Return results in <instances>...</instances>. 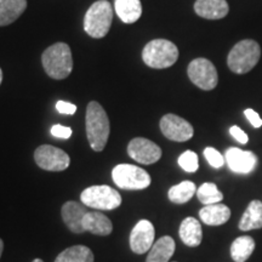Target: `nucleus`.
<instances>
[{
    "mask_svg": "<svg viewBox=\"0 0 262 262\" xmlns=\"http://www.w3.org/2000/svg\"><path fill=\"white\" fill-rule=\"evenodd\" d=\"M204 157L208 160V163L215 169H220L225 163L224 156L217 149L212 148V147H206L204 149Z\"/></svg>",
    "mask_w": 262,
    "mask_h": 262,
    "instance_id": "28",
    "label": "nucleus"
},
{
    "mask_svg": "<svg viewBox=\"0 0 262 262\" xmlns=\"http://www.w3.org/2000/svg\"><path fill=\"white\" fill-rule=\"evenodd\" d=\"M95 256L90 248L85 245H74L58 254L55 262H94Z\"/></svg>",
    "mask_w": 262,
    "mask_h": 262,
    "instance_id": "23",
    "label": "nucleus"
},
{
    "mask_svg": "<svg viewBox=\"0 0 262 262\" xmlns=\"http://www.w3.org/2000/svg\"><path fill=\"white\" fill-rule=\"evenodd\" d=\"M160 130L166 139L175 142H186L191 140L194 134L193 126L187 120L171 113L165 114L160 119Z\"/></svg>",
    "mask_w": 262,
    "mask_h": 262,
    "instance_id": "10",
    "label": "nucleus"
},
{
    "mask_svg": "<svg viewBox=\"0 0 262 262\" xmlns=\"http://www.w3.org/2000/svg\"><path fill=\"white\" fill-rule=\"evenodd\" d=\"M179 49L166 39H155L146 45L142 51V60L150 68H169L178 61Z\"/></svg>",
    "mask_w": 262,
    "mask_h": 262,
    "instance_id": "5",
    "label": "nucleus"
},
{
    "mask_svg": "<svg viewBox=\"0 0 262 262\" xmlns=\"http://www.w3.org/2000/svg\"><path fill=\"white\" fill-rule=\"evenodd\" d=\"M239 228L242 231L262 228V203L260 201L250 202L239 221Z\"/></svg>",
    "mask_w": 262,
    "mask_h": 262,
    "instance_id": "22",
    "label": "nucleus"
},
{
    "mask_svg": "<svg viewBox=\"0 0 262 262\" xmlns=\"http://www.w3.org/2000/svg\"><path fill=\"white\" fill-rule=\"evenodd\" d=\"M229 133H231V135L233 136V139L235 141H238L239 143H242V145H245V143H248V141H249L248 135L239 126L233 125L231 127V129H229Z\"/></svg>",
    "mask_w": 262,
    "mask_h": 262,
    "instance_id": "31",
    "label": "nucleus"
},
{
    "mask_svg": "<svg viewBox=\"0 0 262 262\" xmlns=\"http://www.w3.org/2000/svg\"><path fill=\"white\" fill-rule=\"evenodd\" d=\"M196 196L199 202L204 205L216 204L224 201V194L221 191H219L217 186L212 182H205L196 189Z\"/></svg>",
    "mask_w": 262,
    "mask_h": 262,
    "instance_id": "26",
    "label": "nucleus"
},
{
    "mask_svg": "<svg viewBox=\"0 0 262 262\" xmlns=\"http://www.w3.org/2000/svg\"><path fill=\"white\" fill-rule=\"evenodd\" d=\"M51 135L55 137H58V139H70L72 136V129L68 126L60 125V124H56L51 127Z\"/></svg>",
    "mask_w": 262,
    "mask_h": 262,
    "instance_id": "29",
    "label": "nucleus"
},
{
    "mask_svg": "<svg viewBox=\"0 0 262 262\" xmlns=\"http://www.w3.org/2000/svg\"><path fill=\"white\" fill-rule=\"evenodd\" d=\"M27 8V0H0V27L11 25Z\"/></svg>",
    "mask_w": 262,
    "mask_h": 262,
    "instance_id": "21",
    "label": "nucleus"
},
{
    "mask_svg": "<svg viewBox=\"0 0 262 262\" xmlns=\"http://www.w3.org/2000/svg\"><path fill=\"white\" fill-rule=\"evenodd\" d=\"M225 160L229 170L235 173H250L257 165V157L253 152L235 147L226 150Z\"/></svg>",
    "mask_w": 262,
    "mask_h": 262,
    "instance_id": "13",
    "label": "nucleus"
},
{
    "mask_svg": "<svg viewBox=\"0 0 262 262\" xmlns=\"http://www.w3.org/2000/svg\"><path fill=\"white\" fill-rule=\"evenodd\" d=\"M261 57V48L253 39H244L237 42L227 57L228 68L233 73L244 74L250 72Z\"/></svg>",
    "mask_w": 262,
    "mask_h": 262,
    "instance_id": "3",
    "label": "nucleus"
},
{
    "mask_svg": "<svg viewBox=\"0 0 262 262\" xmlns=\"http://www.w3.org/2000/svg\"><path fill=\"white\" fill-rule=\"evenodd\" d=\"M85 205L80 204V203L70 201L64 203L63 206L61 209V215L62 220H63L64 225L67 226V228L70 229L73 233H83L85 232L84 226H83V220L84 216L88 214Z\"/></svg>",
    "mask_w": 262,
    "mask_h": 262,
    "instance_id": "14",
    "label": "nucleus"
},
{
    "mask_svg": "<svg viewBox=\"0 0 262 262\" xmlns=\"http://www.w3.org/2000/svg\"><path fill=\"white\" fill-rule=\"evenodd\" d=\"M194 11L206 19H220L227 16L229 6L226 0H196Z\"/></svg>",
    "mask_w": 262,
    "mask_h": 262,
    "instance_id": "15",
    "label": "nucleus"
},
{
    "mask_svg": "<svg viewBox=\"0 0 262 262\" xmlns=\"http://www.w3.org/2000/svg\"><path fill=\"white\" fill-rule=\"evenodd\" d=\"M42 67L52 79H66L73 70V58L71 48L64 42L51 45L41 55Z\"/></svg>",
    "mask_w": 262,
    "mask_h": 262,
    "instance_id": "2",
    "label": "nucleus"
},
{
    "mask_svg": "<svg viewBox=\"0 0 262 262\" xmlns=\"http://www.w3.org/2000/svg\"><path fill=\"white\" fill-rule=\"evenodd\" d=\"M255 250V241L249 235L238 237L231 245V256L234 262H245Z\"/></svg>",
    "mask_w": 262,
    "mask_h": 262,
    "instance_id": "24",
    "label": "nucleus"
},
{
    "mask_svg": "<svg viewBox=\"0 0 262 262\" xmlns=\"http://www.w3.org/2000/svg\"><path fill=\"white\" fill-rule=\"evenodd\" d=\"M112 179L119 188L127 191H140L150 185L149 173L131 164H118L112 170Z\"/></svg>",
    "mask_w": 262,
    "mask_h": 262,
    "instance_id": "7",
    "label": "nucleus"
},
{
    "mask_svg": "<svg viewBox=\"0 0 262 262\" xmlns=\"http://www.w3.org/2000/svg\"><path fill=\"white\" fill-rule=\"evenodd\" d=\"M179 165L186 172H195L199 168L198 156L193 150H186L179 158Z\"/></svg>",
    "mask_w": 262,
    "mask_h": 262,
    "instance_id": "27",
    "label": "nucleus"
},
{
    "mask_svg": "<svg viewBox=\"0 0 262 262\" xmlns=\"http://www.w3.org/2000/svg\"><path fill=\"white\" fill-rule=\"evenodd\" d=\"M34 160L39 168L47 171H63L71 163L64 150L50 145L39 146L34 152Z\"/></svg>",
    "mask_w": 262,
    "mask_h": 262,
    "instance_id": "9",
    "label": "nucleus"
},
{
    "mask_svg": "<svg viewBox=\"0 0 262 262\" xmlns=\"http://www.w3.org/2000/svg\"><path fill=\"white\" fill-rule=\"evenodd\" d=\"M244 116L247 117V119L251 123V125L254 127H261L262 126V119L261 117L258 116L257 112H255L251 108H248V110L244 111Z\"/></svg>",
    "mask_w": 262,
    "mask_h": 262,
    "instance_id": "32",
    "label": "nucleus"
},
{
    "mask_svg": "<svg viewBox=\"0 0 262 262\" xmlns=\"http://www.w3.org/2000/svg\"><path fill=\"white\" fill-rule=\"evenodd\" d=\"M56 110L58 113L72 116V114L77 112V106L71 102H66V101H58L56 103Z\"/></svg>",
    "mask_w": 262,
    "mask_h": 262,
    "instance_id": "30",
    "label": "nucleus"
},
{
    "mask_svg": "<svg viewBox=\"0 0 262 262\" xmlns=\"http://www.w3.org/2000/svg\"><path fill=\"white\" fill-rule=\"evenodd\" d=\"M86 136L90 147L101 152L107 145L111 133L110 119L103 107L96 101H91L86 108Z\"/></svg>",
    "mask_w": 262,
    "mask_h": 262,
    "instance_id": "1",
    "label": "nucleus"
},
{
    "mask_svg": "<svg viewBox=\"0 0 262 262\" xmlns=\"http://www.w3.org/2000/svg\"><path fill=\"white\" fill-rule=\"evenodd\" d=\"M180 238L187 247L195 248L202 243V225L194 217H186L180 226Z\"/></svg>",
    "mask_w": 262,
    "mask_h": 262,
    "instance_id": "19",
    "label": "nucleus"
},
{
    "mask_svg": "<svg viewBox=\"0 0 262 262\" xmlns=\"http://www.w3.org/2000/svg\"><path fill=\"white\" fill-rule=\"evenodd\" d=\"M80 201L85 206L97 210H114L122 204V195L110 186H91L81 192Z\"/></svg>",
    "mask_w": 262,
    "mask_h": 262,
    "instance_id": "6",
    "label": "nucleus"
},
{
    "mask_svg": "<svg viewBox=\"0 0 262 262\" xmlns=\"http://www.w3.org/2000/svg\"><path fill=\"white\" fill-rule=\"evenodd\" d=\"M2 81H3V71L2 68H0V84H2Z\"/></svg>",
    "mask_w": 262,
    "mask_h": 262,
    "instance_id": "34",
    "label": "nucleus"
},
{
    "mask_svg": "<svg viewBox=\"0 0 262 262\" xmlns=\"http://www.w3.org/2000/svg\"><path fill=\"white\" fill-rule=\"evenodd\" d=\"M196 193V187L194 182L192 181H183L179 185L172 186L169 189L168 196L169 199L175 204H185V203L189 202L192 196Z\"/></svg>",
    "mask_w": 262,
    "mask_h": 262,
    "instance_id": "25",
    "label": "nucleus"
},
{
    "mask_svg": "<svg viewBox=\"0 0 262 262\" xmlns=\"http://www.w3.org/2000/svg\"><path fill=\"white\" fill-rule=\"evenodd\" d=\"M83 226L85 231L96 235H102V237L110 235L113 231L112 221H111L106 215L97 211L88 212V214L84 216Z\"/></svg>",
    "mask_w": 262,
    "mask_h": 262,
    "instance_id": "17",
    "label": "nucleus"
},
{
    "mask_svg": "<svg viewBox=\"0 0 262 262\" xmlns=\"http://www.w3.org/2000/svg\"><path fill=\"white\" fill-rule=\"evenodd\" d=\"M155 226L148 220H141L136 224L130 233V248L133 253L145 254L148 253L155 244Z\"/></svg>",
    "mask_w": 262,
    "mask_h": 262,
    "instance_id": "12",
    "label": "nucleus"
},
{
    "mask_svg": "<svg viewBox=\"0 0 262 262\" xmlns=\"http://www.w3.org/2000/svg\"><path fill=\"white\" fill-rule=\"evenodd\" d=\"M114 9L118 17L127 25L135 24L142 15V5L140 0H116Z\"/></svg>",
    "mask_w": 262,
    "mask_h": 262,
    "instance_id": "20",
    "label": "nucleus"
},
{
    "mask_svg": "<svg viewBox=\"0 0 262 262\" xmlns=\"http://www.w3.org/2000/svg\"><path fill=\"white\" fill-rule=\"evenodd\" d=\"M175 241L170 235H164L152 245L146 262H169L175 253Z\"/></svg>",
    "mask_w": 262,
    "mask_h": 262,
    "instance_id": "18",
    "label": "nucleus"
},
{
    "mask_svg": "<svg viewBox=\"0 0 262 262\" xmlns=\"http://www.w3.org/2000/svg\"><path fill=\"white\" fill-rule=\"evenodd\" d=\"M3 250H4V242H3L2 239H0V257H2Z\"/></svg>",
    "mask_w": 262,
    "mask_h": 262,
    "instance_id": "33",
    "label": "nucleus"
},
{
    "mask_svg": "<svg viewBox=\"0 0 262 262\" xmlns=\"http://www.w3.org/2000/svg\"><path fill=\"white\" fill-rule=\"evenodd\" d=\"M199 217L203 224L208 226H221L226 224L231 217V210L227 205L216 203V204L205 205L199 211Z\"/></svg>",
    "mask_w": 262,
    "mask_h": 262,
    "instance_id": "16",
    "label": "nucleus"
},
{
    "mask_svg": "<svg viewBox=\"0 0 262 262\" xmlns=\"http://www.w3.org/2000/svg\"><path fill=\"white\" fill-rule=\"evenodd\" d=\"M189 79L199 89L209 91L215 89L219 83V75L211 61L199 57L188 64L187 70Z\"/></svg>",
    "mask_w": 262,
    "mask_h": 262,
    "instance_id": "8",
    "label": "nucleus"
},
{
    "mask_svg": "<svg viewBox=\"0 0 262 262\" xmlns=\"http://www.w3.org/2000/svg\"><path fill=\"white\" fill-rule=\"evenodd\" d=\"M113 21V9L107 0H98L85 14L84 29L91 38L106 37Z\"/></svg>",
    "mask_w": 262,
    "mask_h": 262,
    "instance_id": "4",
    "label": "nucleus"
},
{
    "mask_svg": "<svg viewBox=\"0 0 262 262\" xmlns=\"http://www.w3.org/2000/svg\"><path fill=\"white\" fill-rule=\"evenodd\" d=\"M32 262H44L41 260V258H35V260H33Z\"/></svg>",
    "mask_w": 262,
    "mask_h": 262,
    "instance_id": "35",
    "label": "nucleus"
},
{
    "mask_svg": "<svg viewBox=\"0 0 262 262\" xmlns=\"http://www.w3.org/2000/svg\"><path fill=\"white\" fill-rule=\"evenodd\" d=\"M127 155L140 164H155L162 158V148L145 137L133 139L127 145Z\"/></svg>",
    "mask_w": 262,
    "mask_h": 262,
    "instance_id": "11",
    "label": "nucleus"
}]
</instances>
